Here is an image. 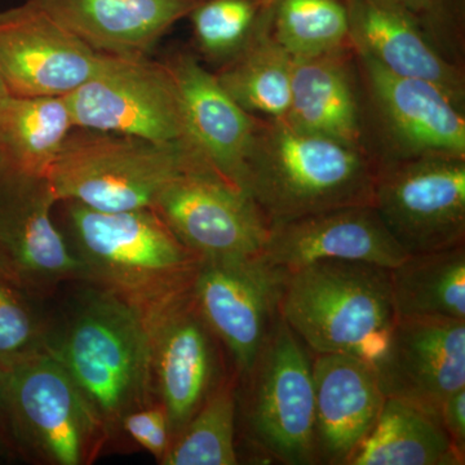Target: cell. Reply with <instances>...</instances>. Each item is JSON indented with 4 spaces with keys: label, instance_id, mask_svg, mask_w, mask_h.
Returning a JSON list of instances; mask_svg holds the SVG:
<instances>
[{
    "label": "cell",
    "instance_id": "cell-1",
    "mask_svg": "<svg viewBox=\"0 0 465 465\" xmlns=\"http://www.w3.org/2000/svg\"><path fill=\"white\" fill-rule=\"evenodd\" d=\"M376 166L366 150L259 116L242 189L268 222L372 204Z\"/></svg>",
    "mask_w": 465,
    "mask_h": 465
},
{
    "label": "cell",
    "instance_id": "cell-2",
    "mask_svg": "<svg viewBox=\"0 0 465 465\" xmlns=\"http://www.w3.org/2000/svg\"><path fill=\"white\" fill-rule=\"evenodd\" d=\"M66 203L69 247L84 280L143 309L148 316L188 295L201 259L153 208L103 213Z\"/></svg>",
    "mask_w": 465,
    "mask_h": 465
},
{
    "label": "cell",
    "instance_id": "cell-3",
    "mask_svg": "<svg viewBox=\"0 0 465 465\" xmlns=\"http://www.w3.org/2000/svg\"><path fill=\"white\" fill-rule=\"evenodd\" d=\"M47 351L65 367L105 430L143 407L153 390L152 316L101 287L85 291Z\"/></svg>",
    "mask_w": 465,
    "mask_h": 465
},
{
    "label": "cell",
    "instance_id": "cell-4",
    "mask_svg": "<svg viewBox=\"0 0 465 465\" xmlns=\"http://www.w3.org/2000/svg\"><path fill=\"white\" fill-rule=\"evenodd\" d=\"M278 313L314 354L381 361L396 324L391 268L321 260L284 271Z\"/></svg>",
    "mask_w": 465,
    "mask_h": 465
},
{
    "label": "cell",
    "instance_id": "cell-5",
    "mask_svg": "<svg viewBox=\"0 0 465 465\" xmlns=\"http://www.w3.org/2000/svg\"><path fill=\"white\" fill-rule=\"evenodd\" d=\"M195 164L204 163L183 143L74 127L47 180L57 202L103 213L154 210L168 183Z\"/></svg>",
    "mask_w": 465,
    "mask_h": 465
},
{
    "label": "cell",
    "instance_id": "cell-6",
    "mask_svg": "<svg viewBox=\"0 0 465 465\" xmlns=\"http://www.w3.org/2000/svg\"><path fill=\"white\" fill-rule=\"evenodd\" d=\"M356 54V52H354ZM361 130L378 164L430 155L465 158L464 109L436 84L393 74L356 54Z\"/></svg>",
    "mask_w": 465,
    "mask_h": 465
},
{
    "label": "cell",
    "instance_id": "cell-7",
    "mask_svg": "<svg viewBox=\"0 0 465 465\" xmlns=\"http://www.w3.org/2000/svg\"><path fill=\"white\" fill-rule=\"evenodd\" d=\"M242 405L251 443L287 465L318 464L313 361L278 313L249 374Z\"/></svg>",
    "mask_w": 465,
    "mask_h": 465
},
{
    "label": "cell",
    "instance_id": "cell-8",
    "mask_svg": "<svg viewBox=\"0 0 465 465\" xmlns=\"http://www.w3.org/2000/svg\"><path fill=\"white\" fill-rule=\"evenodd\" d=\"M64 99L74 127L188 146L182 94L167 61L105 54L99 72Z\"/></svg>",
    "mask_w": 465,
    "mask_h": 465
},
{
    "label": "cell",
    "instance_id": "cell-9",
    "mask_svg": "<svg viewBox=\"0 0 465 465\" xmlns=\"http://www.w3.org/2000/svg\"><path fill=\"white\" fill-rule=\"evenodd\" d=\"M372 206L406 255L465 244V158L378 164Z\"/></svg>",
    "mask_w": 465,
    "mask_h": 465
},
{
    "label": "cell",
    "instance_id": "cell-10",
    "mask_svg": "<svg viewBox=\"0 0 465 465\" xmlns=\"http://www.w3.org/2000/svg\"><path fill=\"white\" fill-rule=\"evenodd\" d=\"M154 210L201 260L262 255L271 232V223L252 198L204 164L174 177Z\"/></svg>",
    "mask_w": 465,
    "mask_h": 465
},
{
    "label": "cell",
    "instance_id": "cell-11",
    "mask_svg": "<svg viewBox=\"0 0 465 465\" xmlns=\"http://www.w3.org/2000/svg\"><path fill=\"white\" fill-rule=\"evenodd\" d=\"M5 370L7 411L21 436L51 463H84L105 427L65 367L45 348Z\"/></svg>",
    "mask_w": 465,
    "mask_h": 465
},
{
    "label": "cell",
    "instance_id": "cell-12",
    "mask_svg": "<svg viewBox=\"0 0 465 465\" xmlns=\"http://www.w3.org/2000/svg\"><path fill=\"white\" fill-rule=\"evenodd\" d=\"M283 269L262 255L201 260L192 300L208 329L224 345L242 378L255 365L278 317Z\"/></svg>",
    "mask_w": 465,
    "mask_h": 465
},
{
    "label": "cell",
    "instance_id": "cell-13",
    "mask_svg": "<svg viewBox=\"0 0 465 465\" xmlns=\"http://www.w3.org/2000/svg\"><path fill=\"white\" fill-rule=\"evenodd\" d=\"M104 57L30 0L0 12V79L11 96H66Z\"/></svg>",
    "mask_w": 465,
    "mask_h": 465
},
{
    "label": "cell",
    "instance_id": "cell-14",
    "mask_svg": "<svg viewBox=\"0 0 465 465\" xmlns=\"http://www.w3.org/2000/svg\"><path fill=\"white\" fill-rule=\"evenodd\" d=\"M54 203L47 177L0 167V274L21 287L43 291L84 280V266L52 220Z\"/></svg>",
    "mask_w": 465,
    "mask_h": 465
},
{
    "label": "cell",
    "instance_id": "cell-15",
    "mask_svg": "<svg viewBox=\"0 0 465 465\" xmlns=\"http://www.w3.org/2000/svg\"><path fill=\"white\" fill-rule=\"evenodd\" d=\"M152 335L153 390L173 440L225 379L220 342L194 307L192 290L152 314Z\"/></svg>",
    "mask_w": 465,
    "mask_h": 465
},
{
    "label": "cell",
    "instance_id": "cell-16",
    "mask_svg": "<svg viewBox=\"0 0 465 465\" xmlns=\"http://www.w3.org/2000/svg\"><path fill=\"white\" fill-rule=\"evenodd\" d=\"M375 369L385 397L440 416L443 401L465 388V321L399 318Z\"/></svg>",
    "mask_w": 465,
    "mask_h": 465
},
{
    "label": "cell",
    "instance_id": "cell-17",
    "mask_svg": "<svg viewBox=\"0 0 465 465\" xmlns=\"http://www.w3.org/2000/svg\"><path fill=\"white\" fill-rule=\"evenodd\" d=\"M405 251L382 224L372 204L333 208L271 225L262 258L283 271L347 260L394 268Z\"/></svg>",
    "mask_w": 465,
    "mask_h": 465
},
{
    "label": "cell",
    "instance_id": "cell-18",
    "mask_svg": "<svg viewBox=\"0 0 465 465\" xmlns=\"http://www.w3.org/2000/svg\"><path fill=\"white\" fill-rule=\"evenodd\" d=\"M349 42L393 74L436 84L464 109V74L437 47L419 18L390 0H345Z\"/></svg>",
    "mask_w": 465,
    "mask_h": 465
},
{
    "label": "cell",
    "instance_id": "cell-19",
    "mask_svg": "<svg viewBox=\"0 0 465 465\" xmlns=\"http://www.w3.org/2000/svg\"><path fill=\"white\" fill-rule=\"evenodd\" d=\"M167 64L182 94L189 148L213 173L242 189L259 116L242 109L194 54L179 52Z\"/></svg>",
    "mask_w": 465,
    "mask_h": 465
},
{
    "label": "cell",
    "instance_id": "cell-20",
    "mask_svg": "<svg viewBox=\"0 0 465 465\" xmlns=\"http://www.w3.org/2000/svg\"><path fill=\"white\" fill-rule=\"evenodd\" d=\"M316 454L318 464L348 465L371 432L385 397L371 362L351 354H316Z\"/></svg>",
    "mask_w": 465,
    "mask_h": 465
},
{
    "label": "cell",
    "instance_id": "cell-21",
    "mask_svg": "<svg viewBox=\"0 0 465 465\" xmlns=\"http://www.w3.org/2000/svg\"><path fill=\"white\" fill-rule=\"evenodd\" d=\"M92 50L149 57L155 45L201 0H30Z\"/></svg>",
    "mask_w": 465,
    "mask_h": 465
},
{
    "label": "cell",
    "instance_id": "cell-22",
    "mask_svg": "<svg viewBox=\"0 0 465 465\" xmlns=\"http://www.w3.org/2000/svg\"><path fill=\"white\" fill-rule=\"evenodd\" d=\"M356 54L351 45L316 56L292 57L287 124L362 146Z\"/></svg>",
    "mask_w": 465,
    "mask_h": 465
},
{
    "label": "cell",
    "instance_id": "cell-23",
    "mask_svg": "<svg viewBox=\"0 0 465 465\" xmlns=\"http://www.w3.org/2000/svg\"><path fill=\"white\" fill-rule=\"evenodd\" d=\"M440 416L400 399H385L371 432L348 465H463Z\"/></svg>",
    "mask_w": 465,
    "mask_h": 465
},
{
    "label": "cell",
    "instance_id": "cell-24",
    "mask_svg": "<svg viewBox=\"0 0 465 465\" xmlns=\"http://www.w3.org/2000/svg\"><path fill=\"white\" fill-rule=\"evenodd\" d=\"M74 128L64 96H9L0 101V167L47 177Z\"/></svg>",
    "mask_w": 465,
    "mask_h": 465
},
{
    "label": "cell",
    "instance_id": "cell-25",
    "mask_svg": "<svg viewBox=\"0 0 465 465\" xmlns=\"http://www.w3.org/2000/svg\"><path fill=\"white\" fill-rule=\"evenodd\" d=\"M292 56L272 33L271 5L255 32L215 76L223 90L250 114L283 118L290 105Z\"/></svg>",
    "mask_w": 465,
    "mask_h": 465
},
{
    "label": "cell",
    "instance_id": "cell-26",
    "mask_svg": "<svg viewBox=\"0 0 465 465\" xmlns=\"http://www.w3.org/2000/svg\"><path fill=\"white\" fill-rule=\"evenodd\" d=\"M391 282L397 317L465 321V244L407 255Z\"/></svg>",
    "mask_w": 465,
    "mask_h": 465
},
{
    "label": "cell",
    "instance_id": "cell-27",
    "mask_svg": "<svg viewBox=\"0 0 465 465\" xmlns=\"http://www.w3.org/2000/svg\"><path fill=\"white\" fill-rule=\"evenodd\" d=\"M235 378H225L173 440L163 465H235Z\"/></svg>",
    "mask_w": 465,
    "mask_h": 465
},
{
    "label": "cell",
    "instance_id": "cell-28",
    "mask_svg": "<svg viewBox=\"0 0 465 465\" xmlns=\"http://www.w3.org/2000/svg\"><path fill=\"white\" fill-rule=\"evenodd\" d=\"M272 33L292 57L349 47L345 0H272Z\"/></svg>",
    "mask_w": 465,
    "mask_h": 465
},
{
    "label": "cell",
    "instance_id": "cell-29",
    "mask_svg": "<svg viewBox=\"0 0 465 465\" xmlns=\"http://www.w3.org/2000/svg\"><path fill=\"white\" fill-rule=\"evenodd\" d=\"M272 0H201L188 18L202 56L224 65L249 42Z\"/></svg>",
    "mask_w": 465,
    "mask_h": 465
},
{
    "label": "cell",
    "instance_id": "cell-30",
    "mask_svg": "<svg viewBox=\"0 0 465 465\" xmlns=\"http://www.w3.org/2000/svg\"><path fill=\"white\" fill-rule=\"evenodd\" d=\"M16 284L0 274V366L5 369L45 351L48 341L41 317Z\"/></svg>",
    "mask_w": 465,
    "mask_h": 465
},
{
    "label": "cell",
    "instance_id": "cell-31",
    "mask_svg": "<svg viewBox=\"0 0 465 465\" xmlns=\"http://www.w3.org/2000/svg\"><path fill=\"white\" fill-rule=\"evenodd\" d=\"M121 424L128 436L139 443L143 449L149 451L157 460L162 463L166 457L173 434L170 430V423L166 410L159 403L155 407H139L127 412L122 418Z\"/></svg>",
    "mask_w": 465,
    "mask_h": 465
},
{
    "label": "cell",
    "instance_id": "cell-32",
    "mask_svg": "<svg viewBox=\"0 0 465 465\" xmlns=\"http://www.w3.org/2000/svg\"><path fill=\"white\" fill-rule=\"evenodd\" d=\"M440 415L452 445L465 457V388L443 401Z\"/></svg>",
    "mask_w": 465,
    "mask_h": 465
},
{
    "label": "cell",
    "instance_id": "cell-33",
    "mask_svg": "<svg viewBox=\"0 0 465 465\" xmlns=\"http://www.w3.org/2000/svg\"><path fill=\"white\" fill-rule=\"evenodd\" d=\"M390 2L411 12L419 18V21L423 15H427V12L433 8L434 5V0H390Z\"/></svg>",
    "mask_w": 465,
    "mask_h": 465
},
{
    "label": "cell",
    "instance_id": "cell-34",
    "mask_svg": "<svg viewBox=\"0 0 465 465\" xmlns=\"http://www.w3.org/2000/svg\"><path fill=\"white\" fill-rule=\"evenodd\" d=\"M0 411H7V370L0 366Z\"/></svg>",
    "mask_w": 465,
    "mask_h": 465
},
{
    "label": "cell",
    "instance_id": "cell-35",
    "mask_svg": "<svg viewBox=\"0 0 465 465\" xmlns=\"http://www.w3.org/2000/svg\"><path fill=\"white\" fill-rule=\"evenodd\" d=\"M9 96L7 88L3 84L2 79H0V101L5 100V97Z\"/></svg>",
    "mask_w": 465,
    "mask_h": 465
}]
</instances>
